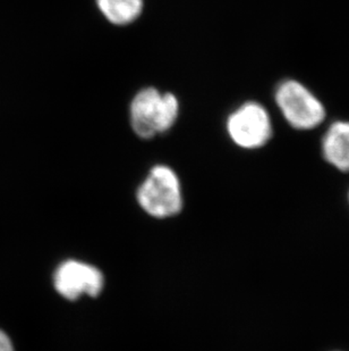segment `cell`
Masks as SVG:
<instances>
[{"label": "cell", "instance_id": "7", "mask_svg": "<svg viewBox=\"0 0 349 351\" xmlns=\"http://www.w3.org/2000/svg\"><path fill=\"white\" fill-rule=\"evenodd\" d=\"M100 13L116 27H126L141 16L144 0H96Z\"/></svg>", "mask_w": 349, "mask_h": 351}, {"label": "cell", "instance_id": "2", "mask_svg": "<svg viewBox=\"0 0 349 351\" xmlns=\"http://www.w3.org/2000/svg\"><path fill=\"white\" fill-rule=\"evenodd\" d=\"M138 202L144 212L157 219L177 215L183 207V195L174 169L155 166L138 190Z\"/></svg>", "mask_w": 349, "mask_h": 351}, {"label": "cell", "instance_id": "9", "mask_svg": "<svg viewBox=\"0 0 349 351\" xmlns=\"http://www.w3.org/2000/svg\"><path fill=\"white\" fill-rule=\"evenodd\" d=\"M348 199H349V195H348Z\"/></svg>", "mask_w": 349, "mask_h": 351}, {"label": "cell", "instance_id": "3", "mask_svg": "<svg viewBox=\"0 0 349 351\" xmlns=\"http://www.w3.org/2000/svg\"><path fill=\"white\" fill-rule=\"evenodd\" d=\"M276 100L283 117L295 129H314L326 117L322 104L296 81L283 82L278 88Z\"/></svg>", "mask_w": 349, "mask_h": 351}, {"label": "cell", "instance_id": "8", "mask_svg": "<svg viewBox=\"0 0 349 351\" xmlns=\"http://www.w3.org/2000/svg\"><path fill=\"white\" fill-rule=\"evenodd\" d=\"M0 351H14L13 343L3 331H0Z\"/></svg>", "mask_w": 349, "mask_h": 351}, {"label": "cell", "instance_id": "1", "mask_svg": "<svg viewBox=\"0 0 349 351\" xmlns=\"http://www.w3.org/2000/svg\"><path fill=\"white\" fill-rule=\"evenodd\" d=\"M179 100L172 93L146 86L133 97L129 123L136 136L152 139L172 129L179 117Z\"/></svg>", "mask_w": 349, "mask_h": 351}, {"label": "cell", "instance_id": "5", "mask_svg": "<svg viewBox=\"0 0 349 351\" xmlns=\"http://www.w3.org/2000/svg\"><path fill=\"white\" fill-rule=\"evenodd\" d=\"M103 281L99 269L79 261L64 262L53 275L56 291L70 300H76L82 295L96 297L103 291Z\"/></svg>", "mask_w": 349, "mask_h": 351}, {"label": "cell", "instance_id": "4", "mask_svg": "<svg viewBox=\"0 0 349 351\" xmlns=\"http://www.w3.org/2000/svg\"><path fill=\"white\" fill-rule=\"evenodd\" d=\"M227 131L234 143L244 149L261 148L272 136L269 114L257 103L244 104L231 114Z\"/></svg>", "mask_w": 349, "mask_h": 351}, {"label": "cell", "instance_id": "6", "mask_svg": "<svg viewBox=\"0 0 349 351\" xmlns=\"http://www.w3.org/2000/svg\"><path fill=\"white\" fill-rule=\"evenodd\" d=\"M322 153L333 167L349 172V122L333 123L323 139Z\"/></svg>", "mask_w": 349, "mask_h": 351}]
</instances>
